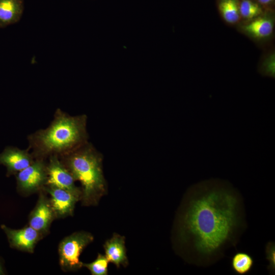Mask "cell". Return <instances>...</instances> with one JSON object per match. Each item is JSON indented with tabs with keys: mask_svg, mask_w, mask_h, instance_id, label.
I'll use <instances>...</instances> for the list:
<instances>
[{
	"mask_svg": "<svg viewBox=\"0 0 275 275\" xmlns=\"http://www.w3.org/2000/svg\"><path fill=\"white\" fill-rule=\"evenodd\" d=\"M240 193L229 182L210 179L191 186L178 219L177 237L188 261L208 266L235 246L246 228Z\"/></svg>",
	"mask_w": 275,
	"mask_h": 275,
	"instance_id": "6da1fadb",
	"label": "cell"
},
{
	"mask_svg": "<svg viewBox=\"0 0 275 275\" xmlns=\"http://www.w3.org/2000/svg\"><path fill=\"white\" fill-rule=\"evenodd\" d=\"M67 166L74 179L81 184L83 204H96L106 191L100 154L92 147L84 145L73 151Z\"/></svg>",
	"mask_w": 275,
	"mask_h": 275,
	"instance_id": "7a4b0ae2",
	"label": "cell"
},
{
	"mask_svg": "<svg viewBox=\"0 0 275 275\" xmlns=\"http://www.w3.org/2000/svg\"><path fill=\"white\" fill-rule=\"evenodd\" d=\"M86 118L59 115L46 129L37 135V143L45 153L74 151L86 140Z\"/></svg>",
	"mask_w": 275,
	"mask_h": 275,
	"instance_id": "3957f363",
	"label": "cell"
},
{
	"mask_svg": "<svg viewBox=\"0 0 275 275\" xmlns=\"http://www.w3.org/2000/svg\"><path fill=\"white\" fill-rule=\"evenodd\" d=\"M93 240V235L84 231L74 233L64 238L59 246V262L62 269L73 271L82 267L79 256Z\"/></svg>",
	"mask_w": 275,
	"mask_h": 275,
	"instance_id": "277c9868",
	"label": "cell"
},
{
	"mask_svg": "<svg viewBox=\"0 0 275 275\" xmlns=\"http://www.w3.org/2000/svg\"><path fill=\"white\" fill-rule=\"evenodd\" d=\"M47 178V167L42 161L37 160L18 172V187L23 193L30 194L46 184Z\"/></svg>",
	"mask_w": 275,
	"mask_h": 275,
	"instance_id": "5b68a950",
	"label": "cell"
},
{
	"mask_svg": "<svg viewBox=\"0 0 275 275\" xmlns=\"http://www.w3.org/2000/svg\"><path fill=\"white\" fill-rule=\"evenodd\" d=\"M46 184L65 189L81 196V191L75 184V179L69 170H67L56 156L51 157L47 167Z\"/></svg>",
	"mask_w": 275,
	"mask_h": 275,
	"instance_id": "8992f818",
	"label": "cell"
},
{
	"mask_svg": "<svg viewBox=\"0 0 275 275\" xmlns=\"http://www.w3.org/2000/svg\"><path fill=\"white\" fill-rule=\"evenodd\" d=\"M51 199V205L55 216L65 217L72 215L76 203L81 198L79 195L53 186L47 189Z\"/></svg>",
	"mask_w": 275,
	"mask_h": 275,
	"instance_id": "52a82bcc",
	"label": "cell"
},
{
	"mask_svg": "<svg viewBox=\"0 0 275 275\" xmlns=\"http://www.w3.org/2000/svg\"><path fill=\"white\" fill-rule=\"evenodd\" d=\"M10 244L22 251L33 253L42 234L29 226L18 230L11 229L5 226L3 228Z\"/></svg>",
	"mask_w": 275,
	"mask_h": 275,
	"instance_id": "ba28073f",
	"label": "cell"
},
{
	"mask_svg": "<svg viewBox=\"0 0 275 275\" xmlns=\"http://www.w3.org/2000/svg\"><path fill=\"white\" fill-rule=\"evenodd\" d=\"M54 216L50 201L44 195H41L30 214L29 226L42 234L47 232Z\"/></svg>",
	"mask_w": 275,
	"mask_h": 275,
	"instance_id": "9c48e42d",
	"label": "cell"
},
{
	"mask_svg": "<svg viewBox=\"0 0 275 275\" xmlns=\"http://www.w3.org/2000/svg\"><path fill=\"white\" fill-rule=\"evenodd\" d=\"M103 248L108 262L113 263L117 267L120 265L126 266L128 264L124 237L114 234L105 242Z\"/></svg>",
	"mask_w": 275,
	"mask_h": 275,
	"instance_id": "30bf717a",
	"label": "cell"
},
{
	"mask_svg": "<svg viewBox=\"0 0 275 275\" xmlns=\"http://www.w3.org/2000/svg\"><path fill=\"white\" fill-rule=\"evenodd\" d=\"M30 155L25 151L15 148L5 150L0 155V163L11 172H19L33 163Z\"/></svg>",
	"mask_w": 275,
	"mask_h": 275,
	"instance_id": "8fae6325",
	"label": "cell"
},
{
	"mask_svg": "<svg viewBox=\"0 0 275 275\" xmlns=\"http://www.w3.org/2000/svg\"><path fill=\"white\" fill-rule=\"evenodd\" d=\"M23 8V0H0V28L17 22Z\"/></svg>",
	"mask_w": 275,
	"mask_h": 275,
	"instance_id": "7c38bea8",
	"label": "cell"
},
{
	"mask_svg": "<svg viewBox=\"0 0 275 275\" xmlns=\"http://www.w3.org/2000/svg\"><path fill=\"white\" fill-rule=\"evenodd\" d=\"M273 28L272 21L266 18H257L244 27L246 32L257 38L269 36L272 33Z\"/></svg>",
	"mask_w": 275,
	"mask_h": 275,
	"instance_id": "4fadbf2b",
	"label": "cell"
},
{
	"mask_svg": "<svg viewBox=\"0 0 275 275\" xmlns=\"http://www.w3.org/2000/svg\"><path fill=\"white\" fill-rule=\"evenodd\" d=\"M254 264L253 257L246 252H237L232 258L231 268L238 274L243 275L249 273Z\"/></svg>",
	"mask_w": 275,
	"mask_h": 275,
	"instance_id": "5bb4252c",
	"label": "cell"
},
{
	"mask_svg": "<svg viewBox=\"0 0 275 275\" xmlns=\"http://www.w3.org/2000/svg\"><path fill=\"white\" fill-rule=\"evenodd\" d=\"M219 10L224 19L229 23H235L239 18V8L235 0H225L219 4Z\"/></svg>",
	"mask_w": 275,
	"mask_h": 275,
	"instance_id": "9a60e30c",
	"label": "cell"
},
{
	"mask_svg": "<svg viewBox=\"0 0 275 275\" xmlns=\"http://www.w3.org/2000/svg\"><path fill=\"white\" fill-rule=\"evenodd\" d=\"M108 261L105 256L98 254L96 259L90 263H82L92 275H106L108 274Z\"/></svg>",
	"mask_w": 275,
	"mask_h": 275,
	"instance_id": "2e32d148",
	"label": "cell"
},
{
	"mask_svg": "<svg viewBox=\"0 0 275 275\" xmlns=\"http://www.w3.org/2000/svg\"><path fill=\"white\" fill-rule=\"evenodd\" d=\"M239 11L243 17L251 19L259 15L262 10L257 4L250 0H243L240 5Z\"/></svg>",
	"mask_w": 275,
	"mask_h": 275,
	"instance_id": "e0dca14e",
	"label": "cell"
},
{
	"mask_svg": "<svg viewBox=\"0 0 275 275\" xmlns=\"http://www.w3.org/2000/svg\"><path fill=\"white\" fill-rule=\"evenodd\" d=\"M266 259L269 262L267 267L269 273L274 274L275 269V245L272 241L268 242L265 247Z\"/></svg>",
	"mask_w": 275,
	"mask_h": 275,
	"instance_id": "ac0fdd59",
	"label": "cell"
},
{
	"mask_svg": "<svg viewBox=\"0 0 275 275\" xmlns=\"http://www.w3.org/2000/svg\"><path fill=\"white\" fill-rule=\"evenodd\" d=\"M260 3L263 4H266L269 3H270L272 0H258Z\"/></svg>",
	"mask_w": 275,
	"mask_h": 275,
	"instance_id": "d6986e66",
	"label": "cell"
},
{
	"mask_svg": "<svg viewBox=\"0 0 275 275\" xmlns=\"http://www.w3.org/2000/svg\"><path fill=\"white\" fill-rule=\"evenodd\" d=\"M4 274V271L1 263H0V274Z\"/></svg>",
	"mask_w": 275,
	"mask_h": 275,
	"instance_id": "ffe728a7",
	"label": "cell"
}]
</instances>
